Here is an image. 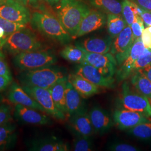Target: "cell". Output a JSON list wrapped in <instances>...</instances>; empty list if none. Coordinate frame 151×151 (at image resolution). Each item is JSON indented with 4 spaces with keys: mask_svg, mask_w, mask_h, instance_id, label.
I'll use <instances>...</instances> for the list:
<instances>
[{
    "mask_svg": "<svg viewBox=\"0 0 151 151\" xmlns=\"http://www.w3.org/2000/svg\"><path fill=\"white\" fill-rule=\"evenodd\" d=\"M55 6L57 17L72 38L75 39L81 22L91 10L90 7L82 0H60Z\"/></svg>",
    "mask_w": 151,
    "mask_h": 151,
    "instance_id": "6da1fadb",
    "label": "cell"
},
{
    "mask_svg": "<svg viewBox=\"0 0 151 151\" xmlns=\"http://www.w3.org/2000/svg\"><path fill=\"white\" fill-rule=\"evenodd\" d=\"M30 24L34 30L61 44H67L72 39L57 16L45 9L34 11L32 14Z\"/></svg>",
    "mask_w": 151,
    "mask_h": 151,
    "instance_id": "7a4b0ae2",
    "label": "cell"
},
{
    "mask_svg": "<svg viewBox=\"0 0 151 151\" xmlns=\"http://www.w3.org/2000/svg\"><path fill=\"white\" fill-rule=\"evenodd\" d=\"M65 77L66 73L62 68L52 65L33 70L20 71L17 78L22 86L49 89Z\"/></svg>",
    "mask_w": 151,
    "mask_h": 151,
    "instance_id": "3957f363",
    "label": "cell"
},
{
    "mask_svg": "<svg viewBox=\"0 0 151 151\" xmlns=\"http://www.w3.org/2000/svg\"><path fill=\"white\" fill-rule=\"evenodd\" d=\"M2 48L8 53L15 55L45 49V46L34 32L26 27L9 35L4 39Z\"/></svg>",
    "mask_w": 151,
    "mask_h": 151,
    "instance_id": "277c9868",
    "label": "cell"
},
{
    "mask_svg": "<svg viewBox=\"0 0 151 151\" xmlns=\"http://www.w3.org/2000/svg\"><path fill=\"white\" fill-rule=\"evenodd\" d=\"M57 62L56 55L50 50L42 49L14 55L12 63L20 71L33 70L50 66Z\"/></svg>",
    "mask_w": 151,
    "mask_h": 151,
    "instance_id": "5b68a950",
    "label": "cell"
},
{
    "mask_svg": "<svg viewBox=\"0 0 151 151\" xmlns=\"http://www.w3.org/2000/svg\"><path fill=\"white\" fill-rule=\"evenodd\" d=\"M121 104L125 109L139 112L151 117V105L149 99L138 92L135 91L127 82L122 85Z\"/></svg>",
    "mask_w": 151,
    "mask_h": 151,
    "instance_id": "8992f818",
    "label": "cell"
},
{
    "mask_svg": "<svg viewBox=\"0 0 151 151\" xmlns=\"http://www.w3.org/2000/svg\"><path fill=\"white\" fill-rule=\"evenodd\" d=\"M22 87L43 107L45 113L57 120H64L67 118L65 114L56 106L48 89L37 87Z\"/></svg>",
    "mask_w": 151,
    "mask_h": 151,
    "instance_id": "52a82bcc",
    "label": "cell"
},
{
    "mask_svg": "<svg viewBox=\"0 0 151 151\" xmlns=\"http://www.w3.org/2000/svg\"><path fill=\"white\" fill-rule=\"evenodd\" d=\"M0 16L15 23L30 22L32 14L29 9L16 0H5L0 4Z\"/></svg>",
    "mask_w": 151,
    "mask_h": 151,
    "instance_id": "ba28073f",
    "label": "cell"
},
{
    "mask_svg": "<svg viewBox=\"0 0 151 151\" xmlns=\"http://www.w3.org/2000/svg\"><path fill=\"white\" fill-rule=\"evenodd\" d=\"M85 58L82 63L91 65L105 76L114 77L117 70L118 63L111 53L100 54L88 52L85 50Z\"/></svg>",
    "mask_w": 151,
    "mask_h": 151,
    "instance_id": "9c48e42d",
    "label": "cell"
},
{
    "mask_svg": "<svg viewBox=\"0 0 151 151\" xmlns=\"http://www.w3.org/2000/svg\"><path fill=\"white\" fill-rule=\"evenodd\" d=\"M146 49L141 38L135 39L127 57L116 70V77L118 82L124 81L133 74V65L135 60L145 52Z\"/></svg>",
    "mask_w": 151,
    "mask_h": 151,
    "instance_id": "30bf717a",
    "label": "cell"
},
{
    "mask_svg": "<svg viewBox=\"0 0 151 151\" xmlns=\"http://www.w3.org/2000/svg\"><path fill=\"white\" fill-rule=\"evenodd\" d=\"M134 42L132 31L129 25H127L115 38L111 47L110 53L115 57L118 66L127 57Z\"/></svg>",
    "mask_w": 151,
    "mask_h": 151,
    "instance_id": "8fae6325",
    "label": "cell"
},
{
    "mask_svg": "<svg viewBox=\"0 0 151 151\" xmlns=\"http://www.w3.org/2000/svg\"><path fill=\"white\" fill-rule=\"evenodd\" d=\"M76 68V73L99 87L114 88L115 80L114 77L103 75L96 68L86 63H79Z\"/></svg>",
    "mask_w": 151,
    "mask_h": 151,
    "instance_id": "7c38bea8",
    "label": "cell"
},
{
    "mask_svg": "<svg viewBox=\"0 0 151 151\" xmlns=\"http://www.w3.org/2000/svg\"><path fill=\"white\" fill-rule=\"evenodd\" d=\"M32 108L16 104L14 116L17 121L23 124L48 125L52 123L50 118L47 115Z\"/></svg>",
    "mask_w": 151,
    "mask_h": 151,
    "instance_id": "4fadbf2b",
    "label": "cell"
},
{
    "mask_svg": "<svg viewBox=\"0 0 151 151\" xmlns=\"http://www.w3.org/2000/svg\"><path fill=\"white\" fill-rule=\"evenodd\" d=\"M146 115L127 109H116L113 114L114 123L121 130H128L151 120Z\"/></svg>",
    "mask_w": 151,
    "mask_h": 151,
    "instance_id": "5bb4252c",
    "label": "cell"
},
{
    "mask_svg": "<svg viewBox=\"0 0 151 151\" xmlns=\"http://www.w3.org/2000/svg\"><path fill=\"white\" fill-rule=\"evenodd\" d=\"M7 96L11 103L16 105H22L45 113L43 107L28 94L22 87L19 86L16 82H12L11 83Z\"/></svg>",
    "mask_w": 151,
    "mask_h": 151,
    "instance_id": "9a60e30c",
    "label": "cell"
},
{
    "mask_svg": "<svg viewBox=\"0 0 151 151\" xmlns=\"http://www.w3.org/2000/svg\"><path fill=\"white\" fill-rule=\"evenodd\" d=\"M107 15L103 11L96 10H90L81 22L76 38L96 30L105 25Z\"/></svg>",
    "mask_w": 151,
    "mask_h": 151,
    "instance_id": "2e32d148",
    "label": "cell"
},
{
    "mask_svg": "<svg viewBox=\"0 0 151 151\" xmlns=\"http://www.w3.org/2000/svg\"><path fill=\"white\" fill-rule=\"evenodd\" d=\"M28 150L31 151H67L69 145L55 137L35 138L27 143Z\"/></svg>",
    "mask_w": 151,
    "mask_h": 151,
    "instance_id": "e0dca14e",
    "label": "cell"
},
{
    "mask_svg": "<svg viewBox=\"0 0 151 151\" xmlns=\"http://www.w3.org/2000/svg\"><path fill=\"white\" fill-rule=\"evenodd\" d=\"M84 98L78 93L69 81L65 88L66 116L70 118L76 114L86 111Z\"/></svg>",
    "mask_w": 151,
    "mask_h": 151,
    "instance_id": "ac0fdd59",
    "label": "cell"
},
{
    "mask_svg": "<svg viewBox=\"0 0 151 151\" xmlns=\"http://www.w3.org/2000/svg\"><path fill=\"white\" fill-rule=\"evenodd\" d=\"M94 132L99 134H103L108 132L114 124L113 119L108 112L102 108L94 106L89 113Z\"/></svg>",
    "mask_w": 151,
    "mask_h": 151,
    "instance_id": "d6986e66",
    "label": "cell"
},
{
    "mask_svg": "<svg viewBox=\"0 0 151 151\" xmlns=\"http://www.w3.org/2000/svg\"><path fill=\"white\" fill-rule=\"evenodd\" d=\"M68 126L75 135L91 138L94 130L86 111L76 114L69 118Z\"/></svg>",
    "mask_w": 151,
    "mask_h": 151,
    "instance_id": "ffe728a7",
    "label": "cell"
},
{
    "mask_svg": "<svg viewBox=\"0 0 151 151\" xmlns=\"http://www.w3.org/2000/svg\"><path fill=\"white\" fill-rule=\"evenodd\" d=\"M112 43L113 38L109 36L105 38H87L81 44L77 45L88 52L105 54L110 51Z\"/></svg>",
    "mask_w": 151,
    "mask_h": 151,
    "instance_id": "44dd1931",
    "label": "cell"
},
{
    "mask_svg": "<svg viewBox=\"0 0 151 151\" xmlns=\"http://www.w3.org/2000/svg\"><path fill=\"white\" fill-rule=\"evenodd\" d=\"M69 81L76 90L84 99L92 96L99 92V87L76 73H70L67 77Z\"/></svg>",
    "mask_w": 151,
    "mask_h": 151,
    "instance_id": "7402d4cb",
    "label": "cell"
},
{
    "mask_svg": "<svg viewBox=\"0 0 151 151\" xmlns=\"http://www.w3.org/2000/svg\"><path fill=\"white\" fill-rule=\"evenodd\" d=\"M18 132L16 125L11 122L0 125V151L12 148L17 143Z\"/></svg>",
    "mask_w": 151,
    "mask_h": 151,
    "instance_id": "603a6c76",
    "label": "cell"
},
{
    "mask_svg": "<svg viewBox=\"0 0 151 151\" xmlns=\"http://www.w3.org/2000/svg\"><path fill=\"white\" fill-rule=\"evenodd\" d=\"M87 4L107 14L122 15L123 0H82Z\"/></svg>",
    "mask_w": 151,
    "mask_h": 151,
    "instance_id": "cb8c5ba5",
    "label": "cell"
},
{
    "mask_svg": "<svg viewBox=\"0 0 151 151\" xmlns=\"http://www.w3.org/2000/svg\"><path fill=\"white\" fill-rule=\"evenodd\" d=\"M67 81V77H65L57 81L48 89L56 106L65 114H66L65 88Z\"/></svg>",
    "mask_w": 151,
    "mask_h": 151,
    "instance_id": "d4e9b609",
    "label": "cell"
},
{
    "mask_svg": "<svg viewBox=\"0 0 151 151\" xmlns=\"http://www.w3.org/2000/svg\"><path fill=\"white\" fill-rule=\"evenodd\" d=\"M131 83L136 91L146 96L151 97V81L139 71H135L132 76Z\"/></svg>",
    "mask_w": 151,
    "mask_h": 151,
    "instance_id": "484cf974",
    "label": "cell"
},
{
    "mask_svg": "<svg viewBox=\"0 0 151 151\" xmlns=\"http://www.w3.org/2000/svg\"><path fill=\"white\" fill-rule=\"evenodd\" d=\"M107 29L110 37L116 38L127 25L123 16L121 15H107Z\"/></svg>",
    "mask_w": 151,
    "mask_h": 151,
    "instance_id": "4316f807",
    "label": "cell"
},
{
    "mask_svg": "<svg viewBox=\"0 0 151 151\" xmlns=\"http://www.w3.org/2000/svg\"><path fill=\"white\" fill-rule=\"evenodd\" d=\"M60 56L65 60L72 63H81L85 58V50L76 45H67L60 52Z\"/></svg>",
    "mask_w": 151,
    "mask_h": 151,
    "instance_id": "83f0119b",
    "label": "cell"
},
{
    "mask_svg": "<svg viewBox=\"0 0 151 151\" xmlns=\"http://www.w3.org/2000/svg\"><path fill=\"white\" fill-rule=\"evenodd\" d=\"M128 133L140 140H151V120L136 125L128 130Z\"/></svg>",
    "mask_w": 151,
    "mask_h": 151,
    "instance_id": "f1b7e54d",
    "label": "cell"
},
{
    "mask_svg": "<svg viewBox=\"0 0 151 151\" xmlns=\"http://www.w3.org/2000/svg\"><path fill=\"white\" fill-rule=\"evenodd\" d=\"M139 15L137 10V5L130 0H123L122 3V16L127 25L130 26Z\"/></svg>",
    "mask_w": 151,
    "mask_h": 151,
    "instance_id": "f546056e",
    "label": "cell"
},
{
    "mask_svg": "<svg viewBox=\"0 0 151 151\" xmlns=\"http://www.w3.org/2000/svg\"><path fill=\"white\" fill-rule=\"evenodd\" d=\"M73 150L75 151H93V145L91 138L81 135H76L73 142Z\"/></svg>",
    "mask_w": 151,
    "mask_h": 151,
    "instance_id": "4dcf8cb0",
    "label": "cell"
},
{
    "mask_svg": "<svg viewBox=\"0 0 151 151\" xmlns=\"http://www.w3.org/2000/svg\"><path fill=\"white\" fill-rule=\"evenodd\" d=\"M0 27L5 32L6 38L13 32L27 27V24L15 23L9 21L0 16Z\"/></svg>",
    "mask_w": 151,
    "mask_h": 151,
    "instance_id": "1f68e13d",
    "label": "cell"
},
{
    "mask_svg": "<svg viewBox=\"0 0 151 151\" xmlns=\"http://www.w3.org/2000/svg\"><path fill=\"white\" fill-rule=\"evenodd\" d=\"M150 64H151V49L146 48L145 52L135 60L133 65V73Z\"/></svg>",
    "mask_w": 151,
    "mask_h": 151,
    "instance_id": "d6a6232c",
    "label": "cell"
},
{
    "mask_svg": "<svg viewBox=\"0 0 151 151\" xmlns=\"http://www.w3.org/2000/svg\"><path fill=\"white\" fill-rule=\"evenodd\" d=\"M130 27H131L133 33V37L134 40L138 38H141L142 32L145 28L144 22L139 15L137 16L134 22L132 23Z\"/></svg>",
    "mask_w": 151,
    "mask_h": 151,
    "instance_id": "836d02e7",
    "label": "cell"
},
{
    "mask_svg": "<svg viewBox=\"0 0 151 151\" xmlns=\"http://www.w3.org/2000/svg\"><path fill=\"white\" fill-rule=\"evenodd\" d=\"M12 120L11 107L6 104L0 105V125L11 122Z\"/></svg>",
    "mask_w": 151,
    "mask_h": 151,
    "instance_id": "e575fe53",
    "label": "cell"
},
{
    "mask_svg": "<svg viewBox=\"0 0 151 151\" xmlns=\"http://www.w3.org/2000/svg\"><path fill=\"white\" fill-rule=\"evenodd\" d=\"M23 5L29 8H32L37 10L45 9V2L48 3L47 0H16Z\"/></svg>",
    "mask_w": 151,
    "mask_h": 151,
    "instance_id": "d590c367",
    "label": "cell"
},
{
    "mask_svg": "<svg viewBox=\"0 0 151 151\" xmlns=\"http://www.w3.org/2000/svg\"><path fill=\"white\" fill-rule=\"evenodd\" d=\"M0 76L12 81L11 70L7 65L5 56L2 53H0Z\"/></svg>",
    "mask_w": 151,
    "mask_h": 151,
    "instance_id": "8d00e7d4",
    "label": "cell"
},
{
    "mask_svg": "<svg viewBox=\"0 0 151 151\" xmlns=\"http://www.w3.org/2000/svg\"><path fill=\"white\" fill-rule=\"evenodd\" d=\"M109 150L113 151H137L139 149L135 146L125 143H114L109 147Z\"/></svg>",
    "mask_w": 151,
    "mask_h": 151,
    "instance_id": "74e56055",
    "label": "cell"
},
{
    "mask_svg": "<svg viewBox=\"0 0 151 151\" xmlns=\"http://www.w3.org/2000/svg\"><path fill=\"white\" fill-rule=\"evenodd\" d=\"M137 10L146 27H151V11L146 10L138 5H137Z\"/></svg>",
    "mask_w": 151,
    "mask_h": 151,
    "instance_id": "f35d334b",
    "label": "cell"
},
{
    "mask_svg": "<svg viewBox=\"0 0 151 151\" xmlns=\"http://www.w3.org/2000/svg\"><path fill=\"white\" fill-rule=\"evenodd\" d=\"M141 39L146 48L151 49V32L147 27L142 32Z\"/></svg>",
    "mask_w": 151,
    "mask_h": 151,
    "instance_id": "ab89813d",
    "label": "cell"
},
{
    "mask_svg": "<svg viewBox=\"0 0 151 151\" xmlns=\"http://www.w3.org/2000/svg\"><path fill=\"white\" fill-rule=\"evenodd\" d=\"M141 8L151 11V0H130Z\"/></svg>",
    "mask_w": 151,
    "mask_h": 151,
    "instance_id": "60d3db41",
    "label": "cell"
},
{
    "mask_svg": "<svg viewBox=\"0 0 151 151\" xmlns=\"http://www.w3.org/2000/svg\"><path fill=\"white\" fill-rule=\"evenodd\" d=\"M12 81L7 79L5 77L0 76V92L6 90L11 85Z\"/></svg>",
    "mask_w": 151,
    "mask_h": 151,
    "instance_id": "b9f144b4",
    "label": "cell"
},
{
    "mask_svg": "<svg viewBox=\"0 0 151 151\" xmlns=\"http://www.w3.org/2000/svg\"><path fill=\"white\" fill-rule=\"evenodd\" d=\"M138 70L146 76V77L151 81V64L147 65L145 67Z\"/></svg>",
    "mask_w": 151,
    "mask_h": 151,
    "instance_id": "7bdbcfd3",
    "label": "cell"
},
{
    "mask_svg": "<svg viewBox=\"0 0 151 151\" xmlns=\"http://www.w3.org/2000/svg\"><path fill=\"white\" fill-rule=\"evenodd\" d=\"M6 38V36L5 32L2 27H0V39L4 40Z\"/></svg>",
    "mask_w": 151,
    "mask_h": 151,
    "instance_id": "ee69618b",
    "label": "cell"
},
{
    "mask_svg": "<svg viewBox=\"0 0 151 151\" xmlns=\"http://www.w3.org/2000/svg\"><path fill=\"white\" fill-rule=\"evenodd\" d=\"M60 0H47L49 5L51 6H55L57 5Z\"/></svg>",
    "mask_w": 151,
    "mask_h": 151,
    "instance_id": "f6af8a7d",
    "label": "cell"
},
{
    "mask_svg": "<svg viewBox=\"0 0 151 151\" xmlns=\"http://www.w3.org/2000/svg\"><path fill=\"white\" fill-rule=\"evenodd\" d=\"M4 40L0 39V48H2V44H3V43H4Z\"/></svg>",
    "mask_w": 151,
    "mask_h": 151,
    "instance_id": "bcb514c9",
    "label": "cell"
},
{
    "mask_svg": "<svg viewBox=\"0 0 151 151\" xmlns=\"http://www.w3.org/2000/svg\"><path fill=\"white\" fill-rule=\"evenodd\" d=\"M3 100V96L0 94V105H1V103H2Z\"/></svg>",
    "mask_w": 151,
    "mask_h": 151,
    "instance_id": "7dc6e473",
    "label": "cell"
},
{
    "mask_svg": "<svg viewBox=\"0 0 151 151\" xmlns=\"http://www.w3.org/2000/svg\"><path fill=\"white\" fill-rule=\"evenodd\" d=\"M147 28L148 29V30L151 32V27H147Z\"/></svg>",
    "mask_w": 151,
    "mask_h": 151,
    "instance_id": "c3c4849f",
    "label": "cell"
},
{
    "mask_svg": "<svg viewBox=\"0 0 151 151\" xmlns=\"http://www.w3.org/2000/svg\"><path fill=\"white\" fill-rule=\"evenodd\" d=\"M149 101H150V104H151V97L149 99Z\"/></svg>",
    "mask_w": 151,
    "mask_h": 151,
    "instance_id": "681fc988",
    "label": "cell"
},
{
    "mask_svg": "<svg viewBox=\"0 0 151 151\" xmlns=\"http://www.w3.org/2000/svg\"><path fill=\"white\" fill-rule=\"evenodd\" d=\"M4 1H5V0H0V4L1 3V2H4Z\"/></svg>",
    "mask_w": 151,
    "mask_h": 151,
    "instance_id": "f907efd6",
    "label": "cell"
},
{
    "mask_svg": "<svg viewBox=\"0 0 151 151\" xmlns=\"http://www.w3.org/2000/svg\"><path fill=\"white\" fill-rule=\"evenodd\" d=\"M1 48H0V53H2V52H1Z\"/></svg>",
    "mask_w": 151,
    "mask_h": 151,
    "instance_id": "816d5d0a",
    "label": "cell"
}]
</instances>
